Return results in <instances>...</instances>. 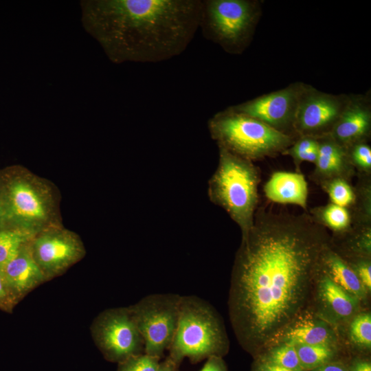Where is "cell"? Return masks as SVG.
Masks as SVG:
<instances>
[{
	"mask_svg": "<svg viewBox=\"0 0 371 371\" xmlns=\"http://www.w3.org/2000/svg\"><path fill=\"white\" fill-rule=\"evenodd\" d=\"M179 366L168 357L164 361L159 363L157 371H178Z\"/></svg>",
	"mask_w": 371,
	"mask_h": 371,
	"instance_id": "obj_33",
	"label": "cell"
},
{
	"mask_svg": "<svg viewBox=\"0 0 371 371\" xmlns=\"http://www.w3.org/2000/svg\"><path fill=\"white\" fill-rule=\"evenodd\" d=\"M319 150L310 178L317 186L335 179L351 182L356 170L350 162L346 149L330 135L318 138Z\"/></svg>",
	"mask_w": 371,
	"mask_h": 371,
	"instance_id": "obj_14",
	"label": "cell"
},
{
	"mask_svg": "<svg viewBox=\"0 0 371 371\" xmlns=\"http://www.w3.org/2000/svg\"><path fill=\"white\" fill-rule=\"evenodd\" d=\"M322 269L339 286L356 297L364 295L365 288L355 271L330 245L324 251Z\"/></svg>",
	"mask_w": 371,
	"mask_h": 371,
	"instance_id": "obj_17",
	"label": "cell"
},
{
	"mask_svg": "<svg viewBox=\"0 0 371 371\" xmlns=\"http://www.w3.org/2000/svg\"><path fill=\"white\" fill-rule=\"evenodd\" d=\"M19 302L8 285L0 269V309L12 313L15 306Z\"/></svg>",
	"mask_w": 371,
	"mask_h": 371,
	"instance_id": "obj_30",
	"label": "cell"
},
{
	"mask_svg": "<svg viewBox=\"0 0 371 371\" xmlns=\"http://www.w3.org/2000/svg\"><path fill=\"white\" fill-rule=\"evenodd\" d=\"M330 243L306 212L257 208L236 254L229 290L230 320L243 346L269 343L295 321Z\"/></svg>",
	"mask_w": 371,
	"mask_h": 371,
	"instance_id": "obj_1",
	"label": "cell"
},
{
	"mask_svg": "<svg viewBox=\"0 0 371 371\" xmlns=\"http://www.w3.org/2000/svg\"><path fill=\"white\" fill-rule=\"evenodd\" d=\"M207 128L218 147L253 162L281 154L296 139L229 107L214 114Z\"/></svg>",
	"mask_w": 371,
	"mask_h": 371,
	"instance_id": "obj_5",
	"label": "cell"
},
{
	"mask_svg": "<svg viewBox=\"0 0 371 371\" xmlns=\"http://www.w3.org/2000/svg\"><path fill=\"white\" fill-rule=\"evenodd\" d=\"M356 175H371V148L368 142H359L346 148Z\"/></svg>",
	"mask_w": 371,
	"mask_h": 371,
	"instance_id": "obj_26",
	"label": "cell"
},
{
	"mask_svg": "<svg viewBox=\"0 0 371 371\" xmlns=\"http://www.w3.org/2000/svg\"><path fill=\"white\" fill-rule=\"evenodd\" d=\"M260 371H293L291 370L284 368H282L281 366L275 365L273 363L266 362L265 363L262 365V366L259 369Z\"/></svg>",
	"mask_w": 371,
	"mask_h": 371,
	"instance_id": "obj_34",
	"label": "cell"
},
{
	"mask_svg": "<svg viewBox=\"0 0 371 371\" xmlns=\"http://www.w3.org/2000/svg\"><path fill=\"white\" fill-rule=\"evenodd\" d=\"M81 22L113 63H155L183 52L202 0H82Z\"/></svg>",
	"mask_w": 371,
	"mask_h": 371,
	"instance_id": "obj_2",
	"label": "cell"
},
{
	"mask_svg": "<svg viewBox=\"0 0 371 371\" xmlns=\"http://www.w3.org/2000/svg\"><path fill=\"white\" fill-rule=\"evenodd\" d=\"M160 359L143 353L119 363L117 371H157Z\"/></svg>",
	"mask_w": 371,
	"mask_h": 371,
	"instance_id": "obj_29",
	"label": "cell"
},
{
	"mask_svg": "<svg viewBox=\"0 0 371 371\" xmlns=\"http://www.w3.org/2000/svg\"><path fill=\"white\" fill-rule=\"evenodd\" d=\"M317 371H345V370L337 364H327L322 366Z\"/></svg>",
	"mask_w": 371,
	"mask_h": 371,
	"instance_id": "obj_35",
	"label": "cell"
},
{
	"mask_svg": "<svg viewBox=\"0 0 371 371\" xmlns=\"http://www.w3.org/2000/svg\"><path fill=\"white\" fill-rule=\"evenodd\" d=\"M92 338L106 360L121 363L144 353V342L129 307L106 309L91 326Z\"/></svg>",
	"mask_w": 371,
	"mask_h": 371,
	"instance_id": "obj_9",
	"label": "cell"
},
{
	"mask_svg": "<svg viewBox=\"0 0 371 371\" xmlns=\"http://www.w3.org/2000/svg\"><path fill=\"white\" fill-rule=\"evenodd\" d=\"M199 371H226L223 363L218 356H212Z\"/></svg>",
	"mask_w": 371,
	"mask_h": 371,
	"instance_id": "obj_32",
	"label": "cell"
},
{
	"mask_svg": "<svg viewBox=\"0 0 371 371\" xmlns=\"http://www.w3.org/2000/svg\"><path fill=\"white\" fill-rule=\"evenodd\" d=\"M321 269L324 273L319 282V291L322 299L339 317L350 316L356 308L355 298L337 284L322 267Z\"/></svg>",
	"mask_w": 371,
	"mask_h": 371,
	"instance_id": "obj_19",
	"label": "cell"
},
{
	"mask_svg": "<svg viewBox=\"0 0 371 371\" xmlns=\"http://www.w3.org/2000/svg\"><path fill=\"white\" fill-rule=\"evenodd\" d=\"M260 10L257 1L202 0L199 29L227 52L240 54L251 41Z\"/></svg>",
	"mask_w": 371,
	"mask_h": 371,
	"instance_id": "obj_7",
	"label": "cell"
},
{
	"mask_svg": "<svg viewBox=\"0 0 371 371\" xmlns=\"http://www.w3.org/2000/svg\"><path fill=\"white\" fill-rule=\"evenodd\" d=\"M7 228L3 214L0 206V230Z\"/></svg>",
	"mask_w": 371,
	"mask_h": 371,
	"instance_id": "obj_37",
	"label": "cell"
},
{
	"mask_svg": "<svg viewBox=\"0 0 371 371\" xmlns=\"http://www.w3.org/2000/svg\"><path fill=\"white\" fill-rule=\"evenodd\" d=\"M358 182L354 186L355 199L348 208L352 225L371 226V175H357Z\"/></svg>",
	"mask_w": 371,
	"mask_h": 371,
	"instance_id": "obj_20",
	"label": "cell"
},
{
	"mask_svg": "<svg viewBox=\"0 0 371 371\" xmlns=\"http://www.w3.org/2000/svg\"><path fill=\"white\" fill-rule=\"evenodd\" d=\"M260 179L253 161L218 147V166L208 181V197L238 225L242 236L254 225Z\"/></svg>",
	"mask_w": 371,
	"mask_h": 371,
	"instance_id": "obj_4",
	"label": "cell"
},
{
	"mask_svg": "<svg viewBox=\"0 0 371 371\" xmlns=\"http://www.w3.org/2000/svg\"><path fill=\"white\" fill-rule=\"evenodd\" d=\"M181 295L157 293L128 306L144 342V353L161 359L177 326Z\"/></svg>",
	"mask_w": 371,
	"mask_h": 371,
	"instance_id": "obj_8",
	"label": "cell"
},
{
	"mask_svg": "<svg viewBox=\"0 0 371 371\" xmlns=\"http://www.w3.org/2000/svg\"><path fill=\"white\" fill-rule=\"evenodd\" d=\"M33 236L23 232L5 228L0 230V269L12 259L21 247Z\"/></svg>",
	"mask_w": 371,
	"mask_h": 371,
	"instance_id": "obj_23",
	"label": "cell"
},
{
	"mask_svg": "<svg viewBox=\"0 0 371 371\" xmlns=\"http://www.w3.org/2000/svg\"><path fill=\"white\" fill-rule=\"evenodd\" d=\"M258 371H260V370H258Z\"/></svg>",
	"mask_w": 371,
	"mask_h": 371,
	"instance_id": "obj_38",
	"label": "cell"
},
{
	"mask_svg": "<svg viewBox=\"0 0 371 371\" xmlns=\"http://www.w3.org/2000/svg\"><path fill=\"white\" fill-rule=\"evenodd\" d=\"M293 344L303 370L321 367L331 357L333 354L329 345Z\"/></svg>",
	"mask_w": 371,
	"mask_h": 371,
	"instance_id": "obj_24",
	"label": "cell"
},
{
	"mask_svg": "<svg viewBox=\"0 0 371 371\" xmlns=\"http://www.w3.org/2000/svg\"><path fill=\"white\" fill-rule=\"evenodd\" d=\"M303 87L304 83L296 82L229 108L257 119L283 134L297 138L294 122Z\"/></svg>",
	"mask_w": 371,
	"mask_h": 371,
	"instance_id": "obj_12",
	"label": "cell"
},
{
	"mask_svg": "<svg viewBox=\"0 0 371 371\" xmlns=\"http://www.w3.org/2000/svg\"><path fill=\"white\" fill-rule=\"evenodd\" d=\"M30 241L1 268L8 285L19 302L32 290L49 281L32 256Z\"/></svg>",
	"mask_w": 371,
	"mask_h": 371,
	"instance_id": "obj_15",
	"label": "cell"
},
{
	"mask_svg": "<svg viewBox=\"0 0 371 371\" xmlns=\"http://www.w3.org/2000/svg\"><path fill=\"white\" fill-rule=\"evenodd\" d=\"M220 321L210 305L195 295L181 297L176 331L168 357L178 366L184 358L192 363L218 356L226 348Z\"/></svg>",
	"mask_w": 371,
	"mask_h": 371,
	"instance_id": "obj_6",
	"label": "cell"
},
{
	"mask_svg": "<svg viewBox=\"0 0 371 371\" xmlns=\"http://www.w3.org/2000/svg\"><path fill=\"white\" fill-rule=\"evenodd\" d=\"M319 186L327 193L330 203L348 209L353 205L355 191L351 182L343 179H335Z\"/></svg>",
	"mask_w": 371,
	"mask_h": 371,
	"instance_id": "obj_25",
	"label": "cell"
},
{
	"mask_svg": "<svg viewBox=\"0 0 371 371\" xmlns=\"http://www.w3.org/2000/svg\"><path fill=\"white\" fill-rule=\"evenodd\" d=\"M30 247L35 262L49 280L65 273L86 255L80 236L63 225L35 234Z\"/></svg>",
	"mask_w": 371,
	"mask_h": 371,
	"instance_id": "obj_10",
	"label": "cell"
},
{
	"mask_svg": "<svg viewBox=\"0 0 371 371\" xmlns=\"http://www.w3.org/2000/svg\"><path fill=\"white\" fill-rule=\"evenodd\" d=\"M319 150L318 138L310 136H301L296 138L293 144L284 150L281 155L292 158L295 172H300L301 164L308 161L315 164Z\"/></svg>",
	"mask_w": 371,
	"mask_h": 371,
	"instance_id": "obj_22",
	"label": "cell"
},
{
	"mask_svg": "<svg viewBox=\"0 0 371 371\" xmlns=\"http://www.w3.org/2000/svg\"><path fill=\"white\" fill-rule=\"evenodd\" d=\"M268 362L291 370L304 371L294 344L291 341H286L273 350L269 355Z\"/></svg>",
	"mask_w": 371,
	"mask_h": 371,
	"instance_id": "obj_27",
	"label": "cell"
},
{
	"mask_svg": "<svg viewBox=\"0 0 371 371\" xmlns=\"http://www.w3.org/2000/svg\"><path fill=\"white\" fill-rule=\"evenodd\" d=\"M352 371H371V365L369 362H359L354 366Z\"/></svg>",
	"mask_w": 371,
	"mask_h": 371,
	"instance_id": "obj_36",
	"label": "cell"
},
{
	"mask_svg": "<svg viewBox=\"0 0 371 371\" xmlns=\"http://www.w3.org/2000/svg\"><path fill=\"white\" fill-rule=\"evenodd\" d=\"M361 258L348 265L357 273L365 289H371V264L368 256H361Z\"/></svg>",
	"mask_w": 371,
	"mask_h": 371,
	"instance_id": "obj_31",
	"label": "cell"
},
{
	"mask_svg": "<svg viewBox=\"0 0 371 371\" xmlns=\"http://www.w3.org/2000/svg\"><path fill=\"white\" fill-rule=\"evenodd\" d=\"M313 221L335 234L341 235L352 227V218L348 208L333 203L311 208L308 212Z\"/></svg>",
	"mask_w": 371,
	"mask_h": 371,
	"instance_id": "obj_18",
	"label": "cell"
},
{
	"mask_svg": "<svg viewBox=\"0 0 371 371\" xmlns=\"http://www.w3.org/2000/svg\"><path fill=\"white\" fill-rule=\"evenodd\" d=\"M350 335L355 343L370 348L371 345L370 314H363L356 317L351 323Z\"/></svg>",
	"mask_w": 371,
	"mask_h": 371,
	"instance_id": "obj_28",
	"label": "cell"
},
{
	"mask_svg": "<svg viewBox=\"0 0 371 371\" xmlns=\"http://www.w3.org/2000/svg\"><path fill=\"white\" fill-rule=\"evenodd\" d=\"M284 335L286 341L308 345H328L330 339L327 328L310 321L296 322Z\"/></svg>",
	"mask_w": 371,
	"mask_h": 371,
	"instance_id": "obj_21",
	"label": "cell"
},
{
	"mask_svg": "<svg viewBox=\"0 0 371 371\" xmlns=\"http://www.w3.org/2000/svg\"><path fill=\"white\" fill-rule=\"evenodd\" d=\"M263 192L269 201L297 205L308 212V187L301 172H274L264 185Z\"/></svg>",
	"mask_w": 371,
	"mask_h": 371,
	"instance_id": "obj_16",
	"label": "cell"
},
{
	"mask_svg": "<svg viewBox=\"0 0 371 371\" xmlns=\"http://www.w3.org/2000/svg\"><path fill=\"white\" fill-rule=\"evenodd\" d=\"M58 188L21 165L0 169V206L7 228L34 236L63 225Z\"/></svg>",
	"mask_w": 371,
	"mask_h": 371,
	"instance_id": "obj_3",
	"label": "cell"
},
{
	"mask_svg": "<svg viewBox=\"0 0 371 371\" xmlns=\"http://www.w3.org/2000/svg\"><path fill=\"white\" fill-rule=\"evenodd\" d=\"M371 135V108L368 96H350L330 135L339 144L348 148L368 142Z\"/></svg>",
	"mask_w": 371,
	"mask_h": 371,
	"instance_id": "obj_13",
	"label": "cell"
},
{
	"mask_svg": "<svg viewBox=\"0 0 371 371\" xmlns=\"http://www.w3.org/2000/svg\"><path fill=\"white\" fill-rule=\"evenodd\" d=\"M350 97L324 93L304 84L294 122L297 137L330 135Z\"/></svg>",
	"mask_w": 371,
	"mask_h": 371,
	"instance_id": "obj_11",
	"label": "cell"
}]
</instances>
